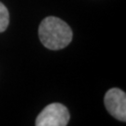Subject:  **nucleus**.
Returning <instances> with one entry per match:
<instances>
[{
  "instance_id": "f257e3e1",
  "label": "nucleus",
  "mask_w": 126,
  "mask_h": 126,
  "mask_svg": "<svg viewBox=\"0 0 126 126\" xmlns=\"http://www.w3.org/2000/svg\"><path fill=\"white\" fill-rule=\"evenodd\" d=\"M40 41L50 50H61L72 40V30L63 20L50 16L41 22L38 28Z\"/></svg>"
},
{
  "instance_id": "f03ea898",
  "label": "nucleus",
  "mask_w": 126,
  "mask_h": 126,
  "mask_svg": "<svg viewBox=\"0 0 126 126\" xmlns=\"http://www.w3.org/2000/svg\"><path fill=\"white\" fill-rule=\"evenodd\" d=\"M70 115L63 105L53 103L47 106L37 116L36 126H65L69 122Z\"/></svg>"
},
{
  "instance_id": "7ed1b4c3",
  "label": "nucleus",
  "mask_w": 126,
  "mask_h": 126,
  "mask_svg": "<svg viewBox=\"0 0 126 126\" xmlns=\"http://www.w3.org/2000/svg\"><path fill=\"white\" fill-rule=\"evenodd\" d=\"M105 106L108 112L119 121H126V94L123 91L113 88L105 95Z\"/></svg>"
},
{
  "instance_id": "20e7f679",
  "label": "nucleus",
  "mask_w": 126,
  "mask_h": 126,
  "mask_svg": "<svg viewBox=\"0 0 126 126\" xmlns=\"http://www.w3.org/2000/svg\"><path fill=\"white\" fill-rule=\"evenodd\" d=\"M9 23V14L7 8L0 2V33L4 32Z\"/></svg>"
}]
</instances>
